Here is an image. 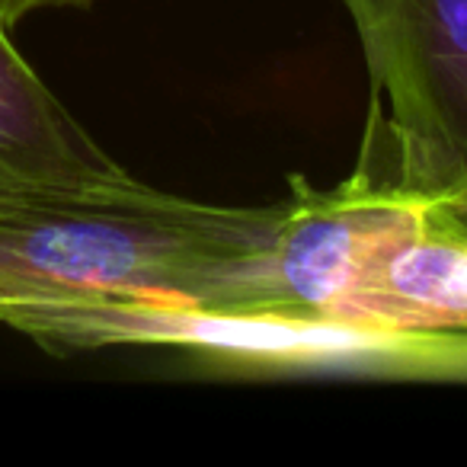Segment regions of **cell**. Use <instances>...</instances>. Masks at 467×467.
I'll return each mask as SVG.
<instances>
[{"mask_svg":"<svg viewBox=\"0 0 467 467\" xmlns=\"http://www.w3.org/2000/svg\"><path fill=\"white\" fill-rule=\"evenodd\" d=\"M282 202L208 205L148 182L0 195V320L16 307L144 298L273 320Z\"/></svg>","mask_w":467,"mask_h":467,"instance_id":"obj_1","label":"cell"},{"mask_svg":"<svg viewBox=\"0 0 467 467\" xmlns=\"http://www.w3.org/2000/svg\"><path fill=\"white\" fill-rule=\"evenodd\" d=\"M356 26L390 180L467 192V0H339Z\"/></svg>","mask_w":467,"mask_h":467,"instance_id":"obj_2","label":"cell"},{"mask_svg":"<svg viewBox=\"0 0 467 467\" xmlns=\"http://www.w3.org/2000/svg\"><path fill=\"white\" fill-rule=\"evenodd\" d=\"M432 192H416L390 176L358 167L330 189L292 180L282 199L273 247V320L349 327V311L368 275L397 241L420 227Z\"/></svg>","mask_w":467,"mask_h":467,"instance_id":"obj_3","label":"cell"},{"mask_svg":"<svg viewBox=\"0 0 467 467\" xmlns=\"http://www.w3.org/2000/svg\"><path fill=\"white\" fill-rule=\"evenodd\" d=\"M138 182L67 112L0 20V195L112 192Z\"/></svg>","mask_w":467,"mask_h":467,"instance_id":"obj_4","label":"cell"},{"mask_svg":"<svg viewBox=\"0 0 467 467\" xmlns=\"http://www.w3.org/2000/svg\"><path fill=\"white\" fill-rule=\"evenodd\" d=\"M349 327L400 337L467 333V192L435 195L420 227L368 275Z\"/></svg>","mask_w":467,"mask_h":467,"instance_id":"obj_5","label":"cell"},{"mask_svg":"<svg viewBox=\"0 0 467 467\" xmlns=\"http://www.w3.org/2000/svg\"><path fill=\"white\" fill-rule=\"evenodd\" d=\"M97 0H0V20L14 29L20 20L42 14V10H87Z\"/></svg>","mask_w":467,"mask_h":467,"instance_id":"obj_6","label":"cell"},{"mask_svg":"<svg viewBox=\"0 0 467 467\" xmlns=\"http://www.w3.org/2000/svg\"><path fill=\"white\" fill-rule=\"evenodd\" d=\"M451 362L467 365V333H451Z\"/></svg>","mask_w":467,"mask_h":467,"instance_id":"obj_7","label":"cell"}]
</instances>
